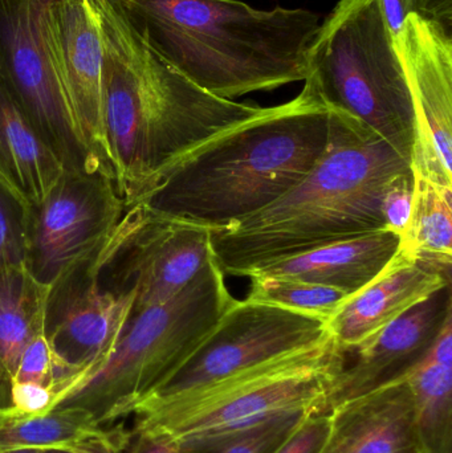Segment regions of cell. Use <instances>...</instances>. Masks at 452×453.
<instances>
[{
    "mask_svg": "<svg viewBox=\"0 0 452 453\" xmlns=\"http://www.w3.org/2000/svg\"><path fill=\"white\" fill-rule=\"evenodd\" d=\"M331 109L310 89L223 130L170 165L134 201L215 229L247 219L300 182L328 145Z\"/></svg>",
    "mask_w": 452,
    "mask_h": 453,
    "instance_id": "obj_1",
    "label": "cell"
},
{
    "mask_svg": "<svg viewBox=\"0 0 452 453\" xmlns=\"http://www.w3.org/2000/svg\"><path fill=\"white\" fill-rule=\"evenodd\" d=\"M103 44L106 140L125 203L191 149L262 113L188 81L138 34L119 0H89Z\"/></svg>",
    "mask_w": 452,
    "mask_h": 453,
    "instance_id": "obj_2",
    "label": "cell"
},
{
    "mask_svg": "<svg viewBox=\"0 0 452 453\" xmlns=\"http://www.w3.org/2000/svg\"><path fill=\"white\" fill-rule=\"evenodd\" d=\"M409 169L389 143L331 109L328 145L308 174L257 214L211 231L215 264L225 276L249 277L289 256L387 229L385 190Z\"/></svg>",
    "mask_w": 452,
    "mask_h": 453,
    "instance_id": "obj_3",
    "label": "cell"
},
{
    "mask_svg": "<svg viewBox=\"0 0 452 453\" xmlns=\"http://www.w3.org/2000/svg\"><path fill=\"white\" fill-rule=\"evenodd\" d=\"M146 42L215 97L272 90L308 77L320 20L312 11L257 10L239 0H119Z\"/></svg>",
    "mask_w": 452,
    "mask_h": 453,
    "instance_id": "obj_4",
    "label": "cell"
},
{
    "mask_svg": "<svg viewBox=\"0 0 452 453\" xmlns=\"http://www.w3.org/2000/svg\"><path fill=\"white\" fill-rule=\"evenodd\" d=\"M235 300L212 257L177 296L135 314L111 353L56 407L87 410L103 426L130 417L174 374Z\"/></svg>",
    "mask_w": 452,
    "mask_h": 453,
    "instance_id": "obj_5",
    "label": "cell"
},
{
    "mask_svg": "<svg viewBox=\"0 0 452 453\" xmlns=\"http://www.w3.org/2000/svg\"><path fill=\"white\" fill-rule=\"evenodd\" d=\"M304 85L411 162L416 111L379 0H339L310 45Z\"/></svg>",
    "mask_w": 452,
    "mask_h": 453,
    "instance_id": "obj_6",
    "label": "cell"
},
{
    "mask_svg": "<svg viewBox=\"0 0 452 453\" xmlns=\"http://www.w3.org/2000/svg\"><path fill=\"white\" fill-rule=\"evenodd\" d=\"M345 365L347 353L329 333L310 348L137 412L133 430L154 428L185 439L239 430L294 410L326 412V398Z\"/></svg>",
    "mask_w": 452,
    "mask_h": 453,
    "instance_id": "obj_7",
    "label": "cell"
},
{
    "mask_svg": "<svg viewBox=\"0 0 452 453\" xmlns=\"http://www.w3.org/2000/svg\"><path fill=\"white\" fill-rule=\"evenodd\" d=\"M211 260V229L157 217L135 203L125 204L93 253L101 287L132 297L133 317L177 296Z\"/></svg>",
    "mask_w": 452,
    "mask_h": 453,
    "instance_id": "obj_8",
    "label": "cell"
},
{
    "mask_svg": "<svg viewBox=\"0 0 452 453\" xmlns=\"http://www.w3.org/2000/svg\"><path fill=\"white\" fill-rule=\"evenodd\" d=\"M326 319L254 301L235 300L174 374L133 415L195 393L328 337Z\"/></svg>",
    "mask_w": 452,
    "mask_h": 453,
    "instance_id": "obj_9",
    "label": "cell"
},
{
    "mask_svg": "<svg viewBox=\"0 0 452 453\" xmlns=\"http://www.w3.org/2000/svg\"><path fill=\"white\" fill-rule=\"evenodd\" d=\"M47 3L0 0V69L65 172L106 173L82 135L56 68L44 26Z\"/></svg>",
    "mask_w": 452,
    "mask_h": 453,
    "instance_id": "obj_10",
    "label": "cell"
},
{
    "mask_svg": "<svg viewBox=\"0 0 452 453\" xmlns=\"http://www.w3.org/2000/svg\"><path fill=\"white\" fill-rule=\"evenodd\" d=\"M116 178L103 172H64L36 206H29L26 268L39 284L87 260L124 214Z\"/></svg>",
    "mask_w": 452,
    "mask_h": 453,
    "instance_id": "obj_11",
    "label": "cell"
},
{
    "mask_svg": "<svg viewBox=\"0 0 452 453\" xmlns=\"http://www.w3.org/2000/svg\"><path fill=\"white\" fill-rule=\"evenodd\" d=\"M132 317L133 298L101 287L93 255L50 285L45 335L65 374L55 407L74 383L111 353Z\"/></svg>",
    "mask_w": 452,
    "mask_h": 453,
    "instance_id": "obj_12",
    "label": "cell"
},
{
    "mask_svg": "<svg viewBox=\"0 0 452 453\" xmlns=\"http://www.w3.org/2000/svg\"><path fill=\"white\" fill-rule=\"evenodd\" d=\"M416 111L411 169L452 188V36L411 13L395 37Z\"/></svg>",
    "mask_w": 452,
    "mask_h": 453,
    "instance_id": "obj_13",
    "label": "cell"
},
{
    "mask_svg": "<svg viewBox=\"0 0 452 453\" xmlns=\"http://www.w3.org/2000/svg\"><path fill=\"white\" fill-rule=\"evenodd\" d=\"M44 26L82 135L101 167L114 177L103 111V44L89 0H48Z\"/></svg>",
    "mask_w": 452,
    "mask_h": 453,
    "instance_id": "obj_14",
    "label": "cell"
},
{
    "mask_svg": "<svg viewBox=\"0 0 452 453\" xmlns=\"http://www.w3.org/2000/svg\"><path fill=\"white\" fill-rule=\"evenodd\" d=\"M452 316L451 285L435 290L356 350L326 398V412L358 396L406 380L426 358Z\"/></svg>",
    "mask_w": 452,
    "mask_h": 453,
    "instance_id": "obj_15",
    "label": "cell"
},
{
    "mask_svg": "<svg viewBox=\"0 0 452 453\" xmlns=\"http://www.w3.org/2000/svg\"><path fill=\"white\" fill-rule=\"evenodd\" d=\"M448 285H451V269L398 250L373 281L334 311L326 329L342 351H356L390 322Z\"/></svg>",
    "mask_w": 452,
    "mask_h": 453,
    "instance_id": "obj_16",
    "label": "cell"
},
{
    "mask_svg": "<svg viewBox=\"0 0 452 453\" xmlns=\"http://www.w3.org/2000/svg\"><path fill=\"white\" fill-rule=\"evenodd\" d=\"M324 453H425L408 378L329 411Z\"/></svg>",
    "mask_w": 452,
    "mask_h": 453,
    "instance_id": "obj_17",
    "label": "cell"
},
{
    "mask_svg": "<svg viewBox=\"0 0 452 453\" xmlns=\"http://www.w3.org/2000/svg\"><path fill=\"white\" fill-rule=\"evenodd\" d=\"M401 237L389 229L321 245L267 264L249 277H289L356 295L373 281L400 250Z\"/></svg>",
    "mask_w": 452,
    "mask_h": 453,
    "instance_id": "obj_18",
    "label": "cell"
},
{
    "mask_svg": "<svg viewBox=\"0 0 452 453\" xmlns=\"http://www.w3.org/2000/svg\"><path fill=\"white\" fill-rule=\"evenodd\" d=\"M132 430L103 426L87 410L56 407L40 415H24L0 407V453L18 449L69 453H125Z\"/></svg>",
    "mask_w": 452,
    "mask_h": 453,
    "instance_id": "obj_19",
    "label": "cell"
},
{
    "mask_svg": "<svg viewBox=\"0 0 452 453\" xmlns=\"http://www.w3.org/2000/svg\"><path fill=\"white\" fill-rule=\"evenodd\" d=\"M64 172L0 69V180L24 203L36 206Z\"/></svg>",
    "mask_w": 452,
    "mask_h": 453,
    "instance_id": "obj_20",
    "label": "cell"
},
{
    "mask_svg": "<svg viewBox=\"0 0 452 453\" xmlns=\"http://www.w3.org/2000/svg\"><path fill=\"white\" fill-rule=\"evenodd\" d=\"M50 287L39 284L26 265L0 273V407L10 406L11 386L28 341L45 329Z\"/></svg>",
    "mask_w": 452,
    "mask_h": 453,
    "instance_id": "obj_21",
    "label": "cell"
},
{
    "mask_svg": "<svg viewBox=\"0 0 452 453\" xmlns=\"http://www.w3.org/2000/svg\"><path fill=\"white\" fill-rule=\"evenodd\" d=\"M425 453H452V316L408 377Z\"/></svg>",
    "mask_w": 452,
    "mask_h": 453,
    "instance_id": "obj_22",
    "label": "cell"
},
{
    "mask_svg": "<svg viewBox=\"0 0 452 453\" xmlns=\"http://www.w3.org/2000/svg\"><path fill=\"white\" fill-rule=\"evenodd\" d=\"M413 210L400 250L411 257L451 269L452 188L414 172Z\"/></svg>",
    "mask_w": 452,
    "mask_h": 453,
    "instance_id": "obj_23",
    "label": "cell"
},
{
    "mask_svg": "<svg viewBox=\"0 0 452 453\" xmlns=\"http://www.w3.org/2000/svg\"><path fill=\"white\" fill-rule=\"evenodd\" d=\"M312 412L294 410L239 430L180 439L182 453H272Z\"/></svg>",
    "mask_w": 452,
    "mask_h": 453,
    "instance_id": "obj_24",
    "label": "cell"
},
{
    "mask_svg": "<svg viewBox=\"0 0 452 453\" xmlns=\"http://www.w3.org/2000/svg\"><path fill=\"white\" fill-rule=\"evenodd\" d=\"M249 279L251 285L246 300L310 314L326 321L349 298L341 290L304 280L263 274Z\"/></svg>",
    "mask_w": 452,
    "mask_h": 453,
    "instance_id": "obj_25",
    "label": "cell"
},
{
    "mask_svg": "<svg viewBox=\"0 0 452 453\" xmlns=\"http://www.w3.org/2000/svg\"><path fill=\"white\" fill-rule=\"evenodd\" d=\"M29 206L0 180V273L26 265Z\"/></svg>",
    "mask_w": 452,
    "mask_h": 453,
    "instance_id": "obj_26",
    "label": "cell"
},
{
    "mask_svg": "<svg viewBox=\"0 0 452 453\" xmlns=\"http://www.w3.org/2000/svg\"><path fill=\"white\" fill-rule=\"evenodd\" d=\"M64 377L63 366L45 335V329L39 330L21 354L13 382L36 383L52 388L56 399Z\"/></svg>",
    "mask_w": 452,
    "mask_h": 453,
    "instance_id": "obj_27",
    "label": "cell"
},
{
    "mask_svg": "<svg viewBox=\"0 0 452 453\" xmlns=\"http://www.w3.org/2000/svg\"><path fill=\"white\" fill-rule=\"evenodd\" d=\"M413 201L414 173L413 169H409L395 175L385 190L382 214L387 229L401 237L408 226Z\"/></svg>",
    "mask_w": 452,
    "mask_h": 453,
    "instance_id": "obj_28",
    "label": "cell"
},
{
    "mask_svg": "<svg viewBox=\"0 0 452 453\" xmlns=\"http://www.w3.org/2000/svg\"><path fill=\"white\" fill-rule=\"evenodd\" d=\"M331 428L329 412H312L272 453H320Z\"/></svg>",
    "mask_w": 452,
    "mask_h": 453,
    "instance_id": "obj_29",
    "label": "cell"
},
{
    "mask_svg": "<svg viewBox=\"0 0 452 453\" xmlns=\"http://www.w3.org/2000/svg\"><path fill=\"white\" fill-rule=\"evenodd\" d=\"M10 407L24 415L44 414L55 409V393L52 388L36 383L13 382Z\"/></svg>",
    "mask_w": 452,
    "mask_h": 453,
    "instance_id": "obj_30",
    "label": "cell"
},
{
    "mask_svg": "<svg viewBox=\"0 0 452 453\" xmlns=\"http://www.w3.org/2000/svg\"><path fill=\"white\" fill-rule=\"evenodd\" d=\"M125 453H182L180 439L154 428L132 430V439Z\"/></svg>",
    "mask_w": 452,
    "mask_h": 453,
    "instance_id": "obj_31",
    "label": "cell"
},
{
    "mask_svg": "<svg viewBox=\"0 0 452 453\" xmlns=\"http://www.w3.org/2000/svg\"><path fill=\"white\" fill-rule=\"evenodd\" d=\"M379 4L393 37L400 34L406 19L417 13V0H379Z\"/></svg>",
    "mask_w": 452,
    "mask_h": 453,
    "instance_id": "obj_32",
    "label": "cell"
},
{
    "mask_svg": "<svg viewBox=\"0 0 452 453\" xmlns=\"http://www.w3.org/2000/svg\"><path fill=\"white\" fill-rule=\"evenodd\" d=\"M417 13L452 29V0H417Z\"/></svg>",
    "mask_w": 452,
    "mask_h": 453,
    "instance_id": "obj_33",
    "label": "cell"
},
{
    "mask_svg": "<svg viewBox=\"0 0 452 453\" xmlns=\"http://www.w3.org/2000/svg\"><path fill=\"white\" fill-rule=\"evenodd\" d=\"M4 453H42V451H36V449H18V451H10Z\"/></svg>",
    "mask_w": 452,
    "mask_h": 453,
    "instance_id": "obj_34",
    "label": "cell"
},
{
    "mask_svg": "<svg viewBox=\"0 0 452 453\" xmlns=\"http://www.w3.org/2000/svg\"><path fill=\"white\" fill-rule=\"evenodd\" d=\"M42 453H69V452H61V451H44Z\"/></svg>",
    "mask_w": 452,
    "mask_h": 453,
    "instance_id": "obj_35",
    "label": "cell"
},
{
    "mask_svg": "<svg viewBox=\"0 0 452 453\" xmlns=\"http://www.w3.org/2000/svg\"><path fill=\"white\" fill-rule=\"evenodd\" d=\"M320 453H324V452H323V449H321V452H320Z\"/></svg>",
    "mask_w": 452,
    "mask_h": 453,
    "instance_id": "obj_36",
    "label": "cell"
}]
</instances>
